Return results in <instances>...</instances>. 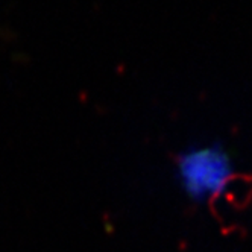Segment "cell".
<instances>
[{
    "instance_id": "1",
    "label": "cell",
    "mask_w": 252,
    "mask_h": 252,
    "mask_svg": "<svg viewBox=\"0 0 252 252\" xmlns=\"http://www.w3.org/2000/svg\"><path fill=\"white\" fill-rule=\"evenodd\" d=\"M178 181L191 201L205 202L219 196L234 175L232 159L220 145L187 149L178 157Z\"/></svg>"
}]
</instances>
